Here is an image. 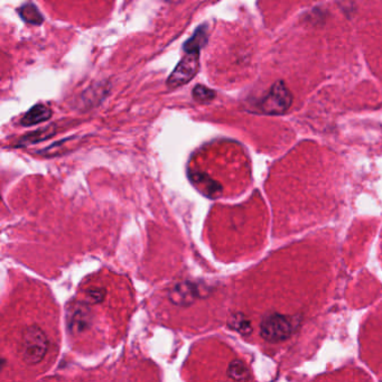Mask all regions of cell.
I'll return each mask as SVG.
<instances>
[{"mask_svg":"<svg viewBox=\"0 0 382 382\" xmlns=\"http://www.w3.org/2000/svg\"><path fill=\"white\" fill-rule=\"evenodd\" d=\"M50 342L38 327H28L23 331L19 343V354L25 364H38L45 358Z\"/></svg>","mask_w":382,"mask_h":382,"instance_id":"1","label":"cell"},{"mask_svg":"<svg viewBox=\"0 0 382 382\" xmlns=\"http://www.w3.org/2000/svg\"><path fill=\"white\" fill-rule=\"evenodd\" d=\"M293 104V96L284 81H278L258 104V110L268 116H280L288 111Z\"/></svg>","mask_w":382,"mask_h":382,"instance_id":"2","label":"cell"},{"mask_svg":"<svg viewBox=\"0 0 382 382\" xmlns=\"http://www.w3.org/2000/svg\"><path fill=\"white\" fill-rule=\"evenodd\" d=\"M295 327L296 323L290 316L271 314L261 322V335L268 342H280L292 335Z\"/></svg>","mask_w":382,"mask_h":382,"instance_id":"3","label":"cell"},{"mask_svg":"<svg viewBox=\"0 0 382 382\" xmlns=\"http://www.w3.org/2000/svg\"><path fill=\"white\" fill-rule=\"evenodd\" d=\"M199 55L200 53H195V52L185 53L183 59L180 61L172 72V75L168 77V88H180L182 85H185L186 83L193 80L199 71Z\"/></svg>","mask_w":382,"mask_h":382,"instance_id":"4","label":"cell"},{"mask_svg":"<svg viewBox=\"0 0 382 382\" xmlns=\"http://www.w3.org/2000/svg\"><path fill=\"white\" fill-rule=\"evenodd\" d=\"M93 316L87 302H73L67 312V325L70 334H82L90 329Z\"/></svg>","mask_w":382,"mask_h":382,"instance_id":"5","label":"cell"},{"mask_svg":"<svg viewBox=\"0 0 382 382\" xmlns=\"http://www.w3.org/2000/svg\"><path fill=\"white\" fill-rule=\"evenodd\" d=\"M201 298V290L191 282L178 283L170 292V300L178 306H189Z\"/></svg>","mask_w":382,"mask_h":382,"instance_id":"6","label":"cell"},{"mask_svg":"<svg viewBox=\"0 0 382 382\" xmlns=\"http://www.w3.org/2000/svg\"><path fill=\"white\" fill-rule=\"evenodd\" d=\"M50 117H52V110L48 106L42 104H36L30 111L24 114V117L21 118V125L24 127H32V126L45 122Z\"/></svg>","mask_w":382,"mask_h":382,"instance_id":"7","label":"cell"},{"mask_svg":"<svg viewBox=\"0 0 382 382\" xmlns=\"http://www.w3.org/2000/svg\"><path fill=\"white\" fill-rule=\"evenodd\" d=\"M55 133V125H50L45 128H40L38 131L27 133L23 138H21V141H19V146H27V145H32V143H40V141L52 138Z\"/></svg>","mask_w":382,"mask_h":382,"instance_id":"8","label":"cell"},{"mask_svg":"<svg viewBox=\"0 0 382 382\" xmlns=\"http://www.w3.org/2000/svg\"><path fill=\"white\" fill-rule=\"evenodd\" d=\"M207 28L204 26L199 27L197 32L194 33L193 36L184 44V52L185 53H191V52L200 53V50L207 44Z\"/></svg>","mask_w":382,"mask_h":382,"instance_id":"9","label":"cell"},{"mask_svg":"<svg viewBox=\"0 0 382 382\" xmlns=\"http://www.w3.org/2000/svg\"><path fill=\"white\" fill-rule=\"evenodd\" d=\"M19 16L21 17L23 21H26L31 25H42L44 21V17H43L40 11H38L36 6L33 4H25L24 6H21L18 9Z\"/></svg>","mask_w":382,"mask_h":382,"instance_id":"10","label":"cell"},{"mask_svg":"<svg viewBox=\"0 0 382 382\" xmlns=\"http://www.w3.org/2000/svg\"><path fill=\"white\" fill-rule=\"evenodd\" d=\"M227 373H228L229 378L236 380V381H244V380L250 379L249 369L240 360H234L229 364Z\"/></svg>","mask_w":382,"mask_h":382,"instance_id":"11","label":"cell"},{"mask_svg":"<svg viewBox=\"0 0 382 382\" xmlns=\"http://www.w3.org/2000/svg\"><path fill=\"white\" fill-rule=\"evenodd\" d=\"M229 327L242 335H249L252 332L251 324L242 314H234L228 322Z\"/></svg>","mask_w":382,"mask_h":382,"instance_id":"12","label":"cell"},{"mask_svg":"<svg viewBox=\"0 0 382 382\" xmlns=\"http://www.w3.org/2000/svg\"><path fill=\"white\" fill-rule=\"evenodd\" d=\"M192 96H193L194 100L197 101V102L207 104V102L212 101L217 94H215L214 91L207 88L205 85L197 84L194 87Z\"/></svg>","mask_w":382,"mask_h":382,"instance_id":"13","label":"cell"},{"mask_svg":"<svg viewBox=\"0 0 382 382\" xmlns=\"http://www.w3.org/2000/svg\"><path fill=\"white\" fill-rule=\"evenodd\" d=\"M106 298V290L104 288H91L87 293V302L90 304H98L102 302Z\"/></svg>","mask_w":382,"mask_h":382,"instance_id":"14","label":"cell"}]
</instances>
